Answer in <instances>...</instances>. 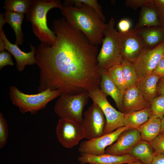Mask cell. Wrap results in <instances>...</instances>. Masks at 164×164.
I'll return each instance as SVG.
<instances>
[{"label": "cell", "instance_id": "6da1fadb", "mask_svg": "<svg viewBox=\"0 0 164 164\" xmlns=\"http://www.w3.org/2000/svg\"><path fill=\"white\" fill-rule=\"evenodd\" d=\"M52 24L55 42L51 46L40 43L36 48L38 92L49 89L76 95L100 88L97 46L64 17L54 19Z\"/></svg>", "mask_w": 164, "mask_h": 164}, {"label": "cell", "instance_id": "7a4b0ae2", "mask_svg": "<svg viewBox=\"0 0 164 164\" xmlns=\"http://www.w3.org/2000/svg\"><path fill=\"white\" fill-rule=\"evenodd\" d=\"M67 22L82 32L93 45L102 43L107 23L92 8L80 3L75 7L63 5L60 9Z\"/></svg>", "mask_w": 164, "mask_h": 164}, {"label": "cell", "instance_id": "3957f363", "mask_svg": "<svg viewBox=\"0 0 164 164\" xmlns=\"http://www.w3.org/2000/svg\"><path fill=\"white\" fill-rule=\"evenodd\" d=\"M63 5L60 0H32L26 18L31 23L33 33L40 43L51 46L55 42L56 36L48 26L46 15L51 9H61Z\"/></svg>", "mask_w": 164, "mask_h": 164}, {"label": "cell", "instance_id": "277c9868", "mask_svg": "<svg viewBox=\"0 0 164 164\" xmlns=\"http://www.w3.org/2000/svg\"><path fill=\"white\" fill-rule=\"evenodd\" d=\"M115 23L114 19L111 18L103 32L102 46L97 56L100 71H107L114 65L121 64L123 60L120 33L115 28Z\"/></svg>", "mask_w": 164, "mask_h": 164}, {"label": "cell", "instance_id": "5b68a950", "mask_svg": "<svg viewBox=\"0 0 164 164\" xmlns=\"http://www.w3.org/2000/svg\"><path fill=\"white\" fill-rule=\"evenodd\" d=\"M9 95L12 104L18 107L22 114L27 112L35 114L39 111L45 108L51 101L60 97L62 92L59 90L48 89L36 94H27L20 91L16 87H9Z\"/></svg>", "mask_w": 164, "mask_h": 164}, {"label": "cell", "instance_id": "8992f818", "mask_svg": "<svg viewBox=\"0 0 164 164\" xmlns=\"http://www.w3.org/2000/svg\"><path fill=\"white\" fill-rule=\"evenodd\" d=\"M89 97L87 91L76 95L62 93L54 106V111L60 118L71 119L81 123L83 110Z\"/></svg>", "mask_w": 164, "mask_h": 164}, {"label": "cell", "instance_id": "52a82bcc", "mask_svg": "<svg viewBox=\"0 0 164 164\" xmlns=\"http://www.w3.org/2000/svg\"><path fill=\"white\" fill-rule=\"evenodd\" d=\"M89 97L97 104L105 116L106 123L104 135L111 133L118 128L124 126V114L115 109L109 103L107 96L100 89L97 88L88 92Z\"/></svg>", "mask_w": 164, "mask_h": 164}, {"label": "cell", "instance_id": "ba28073f", "mask_svg": "<svg viewBox=\"0 0 164 164\" xmlns=\"http://www.w3.org/2000/svg\"><path fill=\"white\" fill-rule=\"evenodd\" d=\"M56 132L59 142L63 146L67 148H73L85 138L81 123L71 119L60 118Z\"/></svg>", "mask_w": 164, "mask_h": 164}, {"label": "cell", "instance_id": "9c48e42d", "mask_svg": "<svg viewBox=\"0 0 164 164\" xmlns=\"http://www.w3.org/2000/svg\"><path fill=\"white\" fill-rule=\"evenodd\" d=\"M81 125L85 138L92 139L104 135L106 121L104 114L99 106L93 102L84 113Z\"/></svg>", "mask_w": 164, "mask_h": 164}, {"label": "cell", "instance_id": "30bf717a", "mask_svg": "<svg viewBox=\"0 0 164 164\" xmlns=\"http://www.w3.org/2000/svg\"><path fill=\"white\" fill-rule=\"evenodd\" d=\"M164 56V42L152 48H144L132 63L139 80L152 73Z\"/></svg>", "mask_w": 164, "mask_h": 164}, {"label": "cell", "instance_id": "8fae6325", "mask_svg": "<svg viewBox=\"0 0 164 164\" xmlns=\"http://www.w3.org/2000/svg\"><path fill=\"white\" fill-rule=\"evenodd\" d=\"M130 128L126 126L92 139L82 142L78 149L80 154L100 155L105 153L106 148L114 142L123 131Z\"/></svg>", "mask_w": 164, "mask_h": 164}, {"label": "cell", "instance_id": "7c38bea8", "mask_svg": "<svg viewBox=\"0 0 164 164\" xmlns=\"http://www.w3.org/2000/svg\"><path fill=\"white\" fill-rule=\"evenodd\" d=\"M120 33L123 59L132 63L144 48L141 38L135 28L125 33Z\"/></svg>", "mask_w": 164, "mask_h": 164}, {"label": "cell", "instance_id": "4fadbf2b", "mask_svg": "<svg viewBox=\"0 0 164 164\" xmlns=\"http://www.w3.org/2000/svg\"><path fill=\"white\" fill-rule=\"evenodd\" d=\"M142 140L137 128L128 129L122 132L114 143L107 147L105 153L117 155L128 154L133 146Z\"/></svg>", "mask_w": 164, "mask_h": 164}, {"label": "cell", "instance_id": "5bb4252c", "mask_svg": "<svg viewBox=\"0 0 164 164\" xmlns=\"http://www.w3.org/2000/svg\"><path fill=\"white\" fill-rule=\"evenodd\" d=\"M0 37L5 43V49L12 55L16 62V67L18 71H23L26 65H32L36 64L35 56L36 48L31 44L29 45L31 50L29 52L26 53L22 51L18 46L10 43L7 38L2 30L0 32Z\"/></svg>", "mask_w": 164, "mask_h": 164}, {"label": "cell", "instance_id": "9a60e30c", "mask_svg": "<svg viewBox=\"0 0 164 164\" xmlns=\"http://www.w3.org/2000/svg\"><path fill=\"white\" fill-rule=\"evenodd\" d=\"M150 106L142 93L135 86L126 89L124 94L121 112L127 114L142 110Z\"/></svg>", "mask_w": 164, "mask_h": 164}, {"label": "cell", "instance_id": "2e32d148", "mask_svg": "<svg viewBox=\"0 0 164 164\" xmlns=\"http://www.w3.org/2000/svg\"><path fill=\"white\" fill-rule=\"evenodd\" d=\"M77 160L81 164H128L137 160L129 154L117 155L105 153L98 155L80 154Z\"/></svg>", "mask_w": 164, "mask_h": 164}, {"label": "cell", "instance_id": "e0dca14e", "mask_svg": "<svg viewBox=\"0 0 164 164\" xmlns=\"http://www.w3.org/2000/svg\"><path fill=\"white\" fill-rule=\"evenodd\" d=\"M144 48L151 49L164 42V27H145L136 29Z\"/></svg>", "mask_w": 164, "mask_h": 164}, {"label": "cell", "instance_id": "ac0fdd59", "mask_svg": "<svg viewBox=\"0 0 164 164\" xmlns=\"http://www.w3.org/2000/svg\"><path fill=\"white\" fill-rule=\"evenodd\" d=\"M101 81L100 88L107 96H111L114 101L117 107L121 112L124 94L118 88L107 71H100Z\"/></svg>", "mask_w": 164, "mask_h": 164}, {"label": "cell", "instance_id": "d6986e66", "mask_svg": "<svg viewBox=\"0 0 164 164\" xmlns=\"http://www.w3.org/2000/svg\"><path fill=\"white\" fill-rule=\"evenodd\" d=\"M161 25L158 10L153 0L144 4L141 7L138 21L135 29Z\"/></svg>", "mask_w": 164, "mask_h": 164}, {"label": "cell", "instance_id": "ffe728a7", "mask_svg": "<svg viewBox=\"0 0 164 164\" xmlns=\"http://www.w3.org/2000/svg\"><path fill=\"white\" fill-rule=\"evenodd\" d=\"M160 77L151 73L139 80L136 86L145 99L151 103L157 95V84Z\"/></svg>", "mask_w": 164, "mask_h": 164}, {"label": "cell", "instance_id": "44dd1931", "mask_svg": "<svg viewBox=\"0 0 164 164\" xmlns=\"http://www.w3.org/2000/svg\"><path fill=\"white\" fill-rule=\"evenodd\" d=\"M128 154L144 164H152L155 154L149 142L141 140L132 148Z\"/></svg>", "mask_w": 164, "mask_h": 164}, {"label": "cell", "instance_id": "7402d4cb", "mask_svg": "<svg viewBox=\"0 0 164 164\" xmlns=\"http://www.w3.org/2000/svg\"><path fill=\"white\" fill-rule=\"evenodd\" d=\"M152 115L150 106L140 110L124 114V126L130 129L137 128L147 121Z\"/></svg>", "mask_w": 164, "mask_h": 164}, {"label": "cell", "instance_id": "603a6c76", "mask_svg": "<svg viewBox=\"0 0 164 164\" xmlns=\"http://www.w3.org/2000/svg\"><path fill=\"white\" fill-rule=\"evenodd\" d=\"M161 121L152 115L147 121L137 128L142 140L150 142L157 137L160 132Z\"/></svg>", "mask_w": 164, "mask_h": 164}, {"label": "cell", "instance_id": "cb8c5ba5", "mask_svg": "<svg viewBox=\"0 0 164 164\" xmlns=\"http://www.w3.org/2000/svg\"><path fill=\"white\" fill-rule=\"evenodd\" d=\"M24 14L5 11L4 18L5 23H8L15 32L16 40L15 44L22 45L24 35L22 29V24L24 18Z\"/></svg>", "mask_w": 164, "mask_h": 164}, {"label": "cell", "instance_id": "d4e9b609", "mask_svg": "<svg viewBox=\"0 0 164 164\" xmlns=\"http://www.w3.org/2000/svg\"><path fill=\"white\" fill-rule=\"evenodd\" d=\"M121 64L127 89L136 86L139 80L133 63L123 59Z\"/></svg>", "mask_w": 164, "mask_h": 164}, {"label": "cell", "instance_id": "484cf974", "mask_svg": "<svg viewBox=\"0 0 164 164\" xmlns=\"http://www.w3.org/2000/svg\"><path fill=\"white\" fill-rule=\"evenodd\" d=\"M107 71L116 86L124 94L127 88L121 64L115 65Z\"/></svg>", "mask_w": 164, "mask_h": 164}, {"label": "cell", "instance_id": "4316f807", "mask_svg": "<svg viewBox=\"0 0 164 164\" xmlns=\"http://www.w3.org/2000/svg\"><path fill=\"white\" fill-rule=\"evenodd\" d=\"M32 0H5L3 8L5 11L26 14L31 3Z\"/></svg>", "mask_w": 164, "mask_h": 164}, {"label": "cell", "instance_id": "83f0119b", "mask_svg": "<svg viewBox=\"0 0 164 164\" xmlns=\"http://www.w3.org/2000/svg\"><path fill=\"white\" fill-rule=\"evenodd\" d=\"M80 3H84L93 9L105 22L106 18L104 15L101 5L96 0H66L63 5L76 6Z\"/></svg>", "mask_w": 164, "mask_h": 164}, {"label": "cell", "instance_id": "f1b7e54d", "mask_svg": "<svg viewBox=\"0 0 164 164\" xmlns=\"http://www.w3.org/2000/svg\"><path fill=\"white\" fill-rule=\"evenodd\" d=\"M153 116L161 119L164 116V94L155 97L150 103Z\"/></svg>", "mask_w": 164, "mask_h": 164}, {"label": "cell", "instance_id": "f546056e", "mask_svg": "<svg viewBox=\"0 0 164 164\" xmlns=\"http://www.w3.org/2000/svg\"><path fill=\"white\" fill-rule=\"evenodd\" d=\"M8 136V126L4 115L0 113V149L7 143Z\"/></svg>", "mask_w": 164, "mask_h": 164}, {"label": "cell", "instance_id": "4dcf8cb0", "mask_svg": "<svg viewBox=\"0 0 164 164\" xmlns=\"http://www.w3.org/2000/svg\"><path fill=\"white\" fill-rule=\"evenodd\" d=\"M149 142L154 151L155 155L164 153V134H159Z\"/></svg>", "mask_w": 164, "mask_h": 164}, {"label": "cell", "instance_id": "1f68e13d", "mask_svg": "<svg viewBox=\"0 0 164 164\" xmlns=\"http://www.w3.org/2000/svg\"><path fill=\"white\" fill-rule=\"evenodd\" d=\"M13 63L12 55L9 52L4 51L0 53V69L1 70L7 65L13 66Z\"/></svg>", "mask_w": 164, "mask_h": 164}, {"label": "cell", "instance_id": "d6a6232c", "mask_svg": "<svg viewBox=\"0 0 164 164\" xmlns=\"http://www.w3.org/2000/svg\"><path fill=\"white\" fill-rule=\"evenodd\" d=\"M150 0H126L125 5L127 7L136 10L141 7L144 4L149 2Z\"/></svg>", "mask_w": 164, "mask_h": 164}, {"label": "cell", "instance_id": "836d02e7", "mask_svg": "<svg viewBox=\"0 0 164 164\" xmlns=\"http://www.w3.org/2000/svg\"><path fill=\"white\" fill-rule=\"evenodd\" d=\"M131 23L130 21L126 19H123L120 20L118 25L119 32L121 33H125L130 29Z\"/></svg>", "mask_w": 164, "mask_h": 164}, {"label": "cell", "instance_id": "e575fe53", "mask_svg": "<svg viewBox=\"0 0 164 164\" xmlns=\"http://www.w3.org/2000/svg\"><path fill=\"white\" fill-rule=\"evenodd\" d=\"M152 73L158 76L160 78H164V56L158 63Z\"/></svg>", "mask_w": 164, "mask_h": 164}, {"label": "cell", "instance_id": "d590c367", "mask_svg": "<svg viewBox=\"0 0 164 164\" xmlns=\"http://www.w3.org/2000/svg\"><path fill=\"white\" fill-rule=\"evenodd\" d=\"M152 164H164V153L155 155L153 158Z\"/></svg>", "mask_w": 164, "mask_h": 164}, {"label": "cell", "instance_id": "8d00e7d4", "mask_svg": "<svg viewBox=\"0 0 164 164\" xmlns=\"http://www.w3.org/2000/svg\"><path fill=\"white\" fill-rule=\"evenodd\" d=\"M164 94V78H160L157 84V95Z\"/></svg>", "mask_w": 164, "mask_h": 164}, {"label": "cell", "instance_id": "74e56055", "mask_svg": "<svg viewBox=\"0 0 164 164\" xmlns=\"http://www.w3.org/2000/svg\"><path fill=\"white\" fill-rule=\"evenodd\" d=\"M161 25L164 27V8H157Z\"/></svg>", "mask_w": 164, "mask_h": 164}, {"label": "cell", "instance_id": "f35d334b", "mask_svg": "<svg viewBox=\"0 0 164 164\" xmlns=\"http://www.w3.org/2000/svg\"><path fill=\"white\" fill-rule=\"evenodd\" d=\"M153 2L156 8H164V0H153Z\"/></svg>", "mask_w": 164, "mask_h": 164}, {"label": "cell", "instance_id": "ab89813d", "mask_svg": "<svg viewBox=\"0 0 164 164\" xmlns=\"http://www.w3.org/2000/svg\"><path fill=\"white\" fill-rule=\"evenodd\" d=\"M5 23L4 14L1 13L0 15V32L2 30L3 26Z\"/></svg>", "mask_w": 164, "mask_h": 164}, {"label": "cell", "instance_id": "60d3db41", "mask_svg": "<svg viewBox=\"0 0 164 164\" xmlns=\"http://www.w3.org/2000/svg\"><path fill=\"white\" fill-rule=\"evenodd\" d=\"M5 43L2 39L0 37V52L4 51Z\"/></svg>", "mask_w": 164, "mask_h": 164}, {"label": "cell", "instance_id": "b9f144b4", "mask_svg": "<svg viewBox=\"0 0 164 164\" xmlns=\"http://www.w3.org/2000/svg\"><path fill=\"white\" fill-rule=\"evenodd\" d=\"M161 130L160 134H164V116L161 121Z\"/></svg>", "mask_w": 164, "mask_h": 164}, {"label": "cell", "instance_id": "7bdbcfd3", "mask_svg": "<svg viewBox=\"0 0 164 164\" xmlns=\"http://www.w3.org/2000/svg\"><path fill=\"white\" fill-rule=\"evenodd\" d=\"M128 164H144L143 163L137 160L134 162L130 163Z\"/></svg>", "mask_w": 164, "mask_h": 164}]
</instances>
